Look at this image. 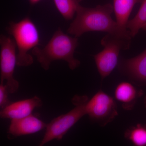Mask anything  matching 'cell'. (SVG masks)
<instances>
[{"instance_id":"cell-1","label":"cell","mask_w":146,"mask_h":146,"mask_svg":"<svg viewBox=\"0 0 146 146\" xmlns=\"http://www.w3.org/2000/svg\"><path fill=\"white\" fill-rule=\"evenodd\" d=\"M113 7L110 3L98 5L93 8L80 5L76 16L68 28L67 32L76 37H80L86 32L102 31L111 33L128 35L129 32H122L116 21L112 18Z\"/></svg>"},{"instance_id":"cell-2","label":"cell","mask_w":146,"mask_h":146,"mask_svg":"<svg viewBox=\"0 0 146 146\" xmlns=\"http://www.w3.org/2000/svg\"><path fill=\"white\" fill-rule=\"evenodd\" d=\"M78 45V37L65 34L59 28L44 48L35 47L32 50V54L45 70H49L52 62L58 60L67 62L73 70L80 64V61L74 56Z\"/></svg>"},{"instance_id":"cell-3","label":"cell","mask_w":146,"mask_h":146,"mask_svg":"<svg viewBox=\"0 0 146 146\" xmlns=\"http://www.w3.org/2000/svg\"><path fill=\"white\" fill-rule=\"evenodd\" d=\"M6 29L13 37L18 49L17 65L27 67L31 65L33 58L29 52L40 43L39 31L35 24L27 17L18 23L10 22Z\"/></svg>"},{"instance_id":"cell-4","label":"cell","mask_w":146,"mask_h":146,"mask_svg":"<svg viewBox=\"0 0 146 146\" xmlns=\"http://www.w3.org/2000/svg\"><path fill=\"white\" fill-rule=\"evenodd\" d=\"M131 38L130 35L107 33L102 39L101 44L104 49L94 55V58L102 80L114 70L118 64L120 51L129 48Z\"/></svg>"},{"instance_id":"cell-5","label":"cell","mask_w":146,"mask_h":146,"mask_svg":"<svg viewBox=\"0 0 146 146\" xmlns=\"http://www.w3.org/2000/svg\"><path fill=\"white\" fill-rule=\"evenodd\" d=\"M75 107L66 114L53 119L47 124L44 138L39 146H42L52 140L60 141L71 127L86 115V105L89 101L86 96H76L72 99Z\"/></svg>"},{"instance_id":"cell-6","label":"cell","mask_w":146,"mask_h":146,"mask_svg":"<svg viewBox=\"0 0 146 146\" xmlns=\"http://www.w3.org/2000/svg\"><path fill=\"white\" fill-rule=\"evenodd\" d=\"M0 46V81L2 83L6 81L9 94H14L19 87V82L13 77L15 67L17 65L16 43L13 38L1 35Z\"/></svg>"},{"instance_id":"cell-7","label":"cell","mask_w":146,"mask_h":146,"mask_svg":"<svg viewBox=\"0 0 146 146\" xmlns=\"http://www.w3.org/2000/svg\"><path fill=\"white\" fill-rule=\"evenodd\" d=\"M86 111L92 121L103 127L112 122L118 115L115 100L102 90L89 100Z\"/></svg>"},{"instance_id":"cell-8","label":"cell","mask_w":146,"mask_h":146,"mask_svg":"<svg viewBox=\"0 0 146 146\" xmlns=\"http://www.w3.org/2000/svg\"><path fill=\"white\" fill-rule=\"evenodd\" d=\"M118 69L131 81L146 85V49L135 57L121 58Z\"/></svg>"},{"instance_id":"cell-9","label":"cell","mask_w":146,"mask_h":146,"mask_svg":"<svg viewBox=\"0 0 146 146\" xmlns=\"http://www.w3.org/2000/svg\"><path fill=\"white\" fill-rule=\"evenodd\" d=\"M11 120L7 131V138L10 139L36 133L46 128L47 126V124L32 114L25 117Z\"/></svg>"},{"instance_id":"cell-10","label":"cell","mask_w":146,"mask_h":146,"mask_svg":"<svg viewBox=\"0 0 146 146\" xmlns=\"http://www.w3.org/2000/svg\"><path fill=\"white\" fill-rule=\"evenodd\" d=\"M43 105L42 100L35 96L28 99L12 102L0 112V117L2 119L11 120L21 119L32 115L35 108Z\"/></svg>"},{"instance_id":"cell-11","label":"cell","mask_w":146,"mask_h":146,"mask_svg":"<svg viewBox=\"0 0 146 146\" xmlns=\"http://www.w3.org/2000/svg\"><path fill=\"white\" fill-rule=\"evenodd\" d=\"M114 94L115 99L122 104L123 108L130 110L133 109L143 92L130 82H122L116 86Z\"/></svg>"},{"instance_id":"cell-12","label":"cell","mask_w":146,"mask_h":146,"mask_svg":"<svg viewBox=\"0 0 146 146\" xmlns=\"http://www.w3.org/2000/svg\"><path fill=\"white\" fill-rule=\"evenodd\" d=\"M143 0H113V9L118 28L122 32H129L127 25L131 13L135 5Z\"/></svg>"},{"instance_id":"cell-13","label":"cell","mask_w":146,"mask_h":146,"mask_svg":"<svg viewBox=\"0 0 146 146\" xmlns=\"http://www.w3.org/2000/svg\"><path fill=\"white\" fill-rule=\"evenodd\" d=\"M83 0H53L56 7L63 18L72 20Z\"/></svg>"},{"instance_id":"cell-14","label":"cell","mask_w":146,"mask_h":146,"mask_svg":"<svg viewBox=\"0 0 146 146\" xmlns=\"http://www.w3.org/2000/svg\"><path fill=\"white\" fill-rule=\"evenodd\" d=\"M140 9L135 16L129 21L127 29L131 36L133 37L138 34V32L146 24V0H143Z\"/></svg>"},{"instance_id":"cell-15","label":"cell","mask_w":146,"mask_h":146,"mask_svg":"<svg viewBox=\"0 0 146 146\" xmlns=\"http://www.w3.org/2000/svg\"><path fill=\"white\" fill-rule=\"evenodd\" d=\"M125 138L131 141L134 145H146V125H137L126 131Z\"/></svg>"},{"instance_id":"cell-16","label":"cell","mask_w":146,"mask_h":146,"mask_svg":"<svg viewBox=\"0 0 146 146\" xmlns=\"http://www.w3.org/2000/svg\"><path fill=\"white\" fill-rule=\"evenodd\" d=\"M9 92L7 89L6 84L4 83H0V107L1 109L9 105L11 102L8 98Z\"/></svg>"},{"instance_id":"cell-17","label":"cell","mask_w":146,"mask_h":146,"mask_svg":"<svg viewBox=\"0 0 146 146\" xmlns=\"http://www.w3.org/2000/svg\"><path fill=\"white\" fill-rule=\"evenodd\" d=\"M42 0H29L30 3L31 5H34L38 3L39 2L41 1Z\"/></svg>"},{"instance_id":"cell-18","label":"cell","mask_w":146,"mask_h":146,"mask_svg":"<svg viewBox=\"0 0 146 146\" xmlns=\"http://www.w3.org/2000/svg\"><path fill=\"white\" fill-rule=\"evenodd\" d=\"M142 29H143V30L146 31V24L145 25H144L143 26V27H142Z\"/></svg>"},{"instance_id":"cell-19","label":"cell","mask_w":146,"mask_h":146,"mask_svg":"<svg viewBox=\"0 0 146 146\" xmlns=\"http://www.w3.org/2000/svg\"><path fill=\"white\" fill-rule=\"evenodd\" d=\"M144 104H145V107L146 108V96L145 97L144 99Z\"/></svg>"}]
</instances>
